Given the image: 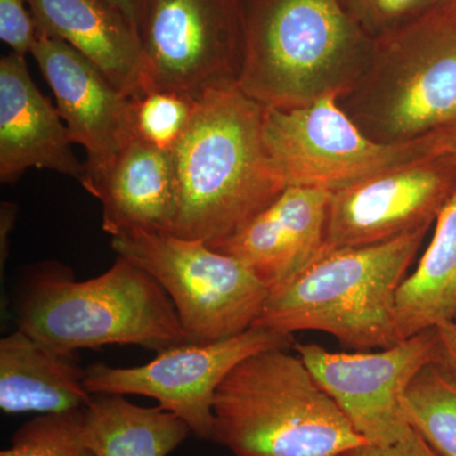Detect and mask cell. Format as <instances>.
I'll use <instances>...</instances> for the list:
<instances>
[{
  "mask_svg": "<svg viewBox=\"0 0 456 456\" xmlns=\"http://www.w3.org/2000/svg\"><path fill=\"white\" fill-rule=\"evenodd\" d=\"M265 107L239 84L206 90L173 150L179 212L173 235L215 244L283 191L264 145Z\"/></svg>",
  "mask_w": 456,
  "mask_h": 456,
  "instance_id": "cell-1",
  "label": "cell"
},
{
  "mask_svg": "<svg viewBox=\"0 0 456 456\" xmlns=\"http://www.w3.org/2000/svg\"><path fill=\"white\" fill-rule=\"evenodd\" d=\"M240 88L265 108L344 97L373 55L375 40L338 0H240Z\"/></svg>",
  "mask_w": 456,
  "mask_h": 456,
  "instance_id": "cell-2",
  "label": "cell"
},
{
  "mask_svg": "<svg viewBox=\"0 0 456 456\" xmlns=\"http://www.w3.org/2000/svg\"><path fill=\"white\" fill-rule=\"evenodd\" d=\"M18 329L64 355L106 345L163 353L188 344L178 314L158 281L122 256L89 281L60 263L28 266L14 292Z\"/></svg>",
  "mask_w": 456,
  "mask_h": 456,
  "instance_id": "cell-3",
  "label": "cell"
},
{
  "mask_svg": "<svg viewBox=\"0 0 456 456\" xmlns=\"http://www.w3.org/2000/svg\"><path fill=\"white\" fill-rule=\"evenodd\" d=\"M428 227L365 248L326 250L289 284L269 294L253 327L293 336L321 331L353 350L403 340L397 293Z\"/></svg>",
  "mask_w": 456,
  "mask_h": 456,
  "instance_id": "cell-4",
  "label": "cell"
},
{
  "mask_svg": "<svg viewBox=\"0 0 456 456\" xmlns=\"http://www.w3.org/2000/svg\"><path fill=\"white\" fill-rule=\"evenodd\" d=\"M213 439L233 456H344L367 441L285 349L254 354L216 392Z\"/></svg>",
  "mask_w": 456,
  "mask_h": 456,
  "instance_id": "cell-5",
  "label": "cell"
},
{
  "mask_svg": "<svg viewBox=\"0 0 456 456\" xmlns=\"http://www.w3.org/2000/svg\"><path fill=\"white\" fill-rule=\"evenodd\" d=\"M342 110L371 140L404 143L456 122V16L435 8L375 40Z\"/></svg>",
  "mask_w": 456,
  "mask_h": 456,
  "instance_id": "cell-6",
  "label": "cell"
},
{
  "mask_svg": "<svg viewBox=\"0 0 456 456\" xmlns=\"http://www.w3.org/2000/svg\"><path fill=\"white\" fill-rule=\"evenodd\" d=\"M112 248L164 288L188 344H211L248 331L268 301L270 290L251 270L200 240L141 231L113 237Z\"/></svg>",
  "mask_w": 456,
  "mask_h": 456,
  "instance_id": "cell-7",
  "label": "cell"
},
{
  "mask_svg": "<svg viewBox=\"0 0 456 456\" xmlns=\"http://www.w3.org/2000/svg\"><path fill=\"white\" fill-rule=\"evenodd\" d=\"M264 145L284 187L336 189L371 174L434 155L430 136L404 143L371 140L338 95L296 108H265Z\"/></svg>",
  "mask_w": 456,
  "mask_h": 456,
  "instance_id": "cell-8",
  "label": "cell"
},
{
  "mask_svg": "<svg viewBox=\"0 0 456 456\" xmlns=\"http://www.w3.org/2000/svg\"><path fill=\"white\" fill-rule=\"evenodd\" d=\"M141 45L146 92L173 90L198 98L215 86L237 83L240 0H150Z\"/></svg>",
  "mask_w": 456,
  "mask_h": 456,
  "instance_id": "cell-9",
  "label": "cell"
},
{
  "mask_svg": "<svg viewBox=\"0 0 456 456\" xmlns=\"http://www.w3.org/2000/svg\"><path fill=\"white\" fill-rule=\"evenodd\" d=\"M290 345L293 336L251 327L226 340L171 347L140 367L113 368L97 362L86 369V386L92 395L155 399L159 407L180 417L198 439L212 441L213 402L224 378L248 356Z\"/></svg>",
  "mask_w": 456,
  "mask_h": 456,
  "instance_id": "cell-10",
  "label": "cell"
},
{
  "mask_svg": "<svg viewBox=\"0 0 456 456\" xmlns=\"http://www.w3.org/2000/svg\"><path fill=\"white\" fill-rule=\"evenodd\" d=\"M294 350L371 445H391L413 430L404 411V395L417 375L440 360L435 330L377 353H334L314 342L294 345Z\"/></svg>",
  "mask_w": 456,
  "mask_h": 456,
  "instance_id": "cell-11",
  "label": "cell"
},
{
  "mask_svg": "<svg viewBox=\"0 0 456 456\" xmlns=\"http://www.w3.org/2000/svg\"><path fill=\"white\" fill-rule=\"evenodd\" d=\"M456 187V164L428 155L331 191L326 250L391 241L436 221Z\"/></svg>",
  "mask_w": 456,
  "mask_h": 456,
  "instance_id": "cell-12",
  "label": "cell"
},
{
  "mask_svg": "<svg viewBox=\"0 0 456 456\" xmlns=\"http://www.w3.org/2000/svg\"><path fill=\"white\" fill-rule=\"evenodd\" d=\"M31 55L56 99L74 143L86 149L83 187L93 193L134 139L132 98L65 42L38 35Z\"/></svg>",
  "mask_w": 456,
  "mask_h": 456,
  "instance_id": "cell-13",
  "label": "cell"
},
{
  "mask_svg": "<svg viewBox=\"0 0 456 456\" xmlns=\"http://www.w3.org/2000/svg\"><path fill=\"white\" fill-rule=\"evenodd\" d=\"M330 197L322 188H284L232 235L208 246L235 257L275 292L325 253Z\"/></svg>",
  "mask_w": 456,
  "mask_h": 456,
  "instance_id": "cell-14",
  "label": "cell"
},
{
  "mask_svg": "<svg viewBox=\"0 0 456 456\" xmlns=\"http://www.w3.org/2000/svg\"><path fill=\"white\" fill-rule=\"evenodd\" d=\"M55 107L33 83L25 56L0 60V180L16 183L31 167L84 182L86 165Z\"/></svg>",
  "mask_w": 456,
  "mask_h": 456,
  "instance_id": "cell-15",
  "label": "cell"
},
{
  "mask_svg": "<svg viewBox=\"0 0 456 456\" xmlns=\"http://www.w3.org/2000/svg\"><path fill=\"white\" fill-rule=\"evenodd\" d=\"M38 35L65 42L130 98L146 92L139 33L104 0H27Z\"/></svg>",
  "mask_w": 456,
  "mask_h": 456,
  "instance_id": "cell-16",
  "label": "cell"
},
{
  "mask_svg": "<svg viewBox=\"0 0 456 456\" xmlns=\"http://www.w3.org/2000/svg\"><path fill=\"white\" fill-rule=\"evenodd\" d=\"M92 196L103 206V230L112 239L141 231L173 233L179 212L173 152L134 137Z\"/></svg>",
  "mask_w": 456,
  "mask_h": 456,
  "instance_id": "cell-17",
  "label": "cell"
},
{
  "mask_svg": "<svg viewBox=\"0 0 456 456\" xmlns=\"http://www.w3.org/2000/svg\"><path fill=\"white\" fill-rule=\"evenodd\" d=\"M93 395L74 355L51 349L18 329L0 340V408L8 415L83 410Z\"/></svg>",
  "mask_w": 456,
  "mask_h": 456,
  "instance_id": "cell-18",
  "label": "cell"
},
{
  "mask_svg": "<svg viewBox=\"0 0 456 456\" xmlns=\"http://www.w3.org/2000/svg\"><path fill=\"white\" fill-rule=\"evenodd\" d=\"M402 338L456 320V187L435 221L430 245L397 293Z\"/></svg>",
  "mask_w": 456,
  "mask_h": 456,
  "instance_id": "cell-19",
  "label": "cell"
},
{
  "mask_svg": "<svg viewBox=\"0 0 456 456\" xmlns=\"http://www.w3.org/2000/svg\"><path fill=\"white\" fill-rule=\"evenodd\" d=\"M82 430L95 456H167L191 434L169 411L140 407L119 395H95L84 408Z\"/></svg>",
  "mask_w": 456,
  "mask_h": 456,
  "instance_id": "cell-20",
  "label": "cell"
},
{
  "mask_svg": "<svg viewBox=\"0 0 456 456\" xmlns=\"http://www.w3.org/2000/svg\"><path fill=\"white\" fill-rule=\"evenodd\" d=\"M408 422L441 456H456V379L439 364L424 369L403 397Z\"/></svg>",
  "mask_w": 456,
  "mask_h": 456,
  "instance_id": "cell-21",
  "label": "cell"
},
{
  "mask_svg": "<svg viewBox=\"0 0 456 456\" xmlns=\"http://www.w3.org/2000/svg\"><path fill=\"white\" fill-rule=\"evenodd\" d=\"M132 106L134 137L173 152L196 113L198 98L173 90L152 89L132 98Z\"/></svg>",
  "mask_w": 456,
  "mask_h": 456,
  "instance_id": "cell-22",
  "label": "cell"
},
{
  "mask_svg": "<svg viewBox=\"0 0 456 456\" xmlns=\"http://www.w3.org/2000/svg\"><path fill=\"white\" fill-rule=\"evenodd\" d=\"M83 410L51 413L20 426L0 456H95L83 439Z\"/></svg>",
  "mask_w": 456,
  "mask_h": 456,
  "instance_id": "cell-23",
  "label": "cell"
},
{
  "mask_svg": "<svg viewBox=\"0 0 456 456\" xmlns=\"http://www.w3.org/2000/svg\"><path fill=\"white\" fill-rule=\"evenodd\" d=\"M374 40L391 35L437 7V0H338Z\"/></svg>",
  "mask_w": 456,
  "mask_h": 456,
  "instance_id": "cell-24",
  "label": "cell"
},
{
  "mask_svg": "<svg viewBox=\"0 0 456 456\" xmlns=\"http://www.w3.org/2000/svg\"><path fill=\"white\" fill-rule=\"evenodd\" d=\"M27 0H0V38L20 56L32 53L37 29Z\"/></svg>",
  "mask_w": 456,
  "mask_h": 456,
  "instance_id": "cell-25",
  "label": "cell"
},
{
  "mask_svg": "<svg viewBox=\"0 0 456 456\" xmlns=\"http://www.w3.org/2000/svg\"><path fill=\"white\" fill-rule=\"evenodd\" d=\"M344 456H441L413 428L404 439L391 445H365L350 450Z\"/></svg>",
  "mask_w": 456,
  "mask_h": 456,
  "instance_id": "cell-26",
  "label": "cell"
},
{
  "mask_svg": "<svg viewBox=\"0 0 456 456\" xmlns=\"http://www.w3.org/2000/svg\"><path fill=\"white\" fill-rule=\"evenodd\" d=\"M439 342V365L456 379V320L435 329Z\"/></svg>",
  "mask_w": 456,
  "mask_h": 456,
  "instance_id": "cell-27",
  "label": "cell"
},
{
  "mask_svg": "<svg viewBox=\"0 0 456 456\" xmlns=\"http://www.w3.org/2000/svg\"><path fill=\"white\" fill-rule=\"evenodd\" d=\"M104 2L118 11L141 37V29H142L150 0H104Z\"/></svg>",
  "mask_w": 456,
  "mask_h": 456,
  "instance_id": "cell-28",
  "label": "cell"
},
{
  "mask_svg": "<svg viewBox=\"0 0 456 456\" xmlns=\"http://www.w3.org/2000/svg\"><path fill=\"white\" fill-rule=\"evenodd\" d=\"M434 155L450 159L456 164V122L431 134Z\"/></svg>",
  "mask_w": 456,
  "mask_h": 456,
  "instance_id": "cell-29",
  "label": "cell"
},
{
  "mask_svg": "<svg viewBox=\"0 0 456 456\" xmlns=\"http://www.w3.org/2000/svg\"><path fill=\"white\" fill-rule=\"evenodd\" d=\"M17 206L9 202L2 203L0 209V265L4 268L8 257V237L12 227L16 224Z\"/></svg>",
  "mask_w": 456,
  "mask_h": 456,
  "instance_id": "cell-30",
  "label": "cell"
},
{
  "mask_svg": "<svg viewBox=\"0 0 456 456\" xmlns=\"http://www.w3.org/2000/svg\"><path fill=\"white\" fill-rule=\"evenodd\" d=\"M441 11L448 12L456 16V0H437V7Z\"/></svg>",
  "mask_w": 456,
  "mask_h": 456,
  "instance_id": "cell-31",
  "label": "cell"
}]
</instances>
